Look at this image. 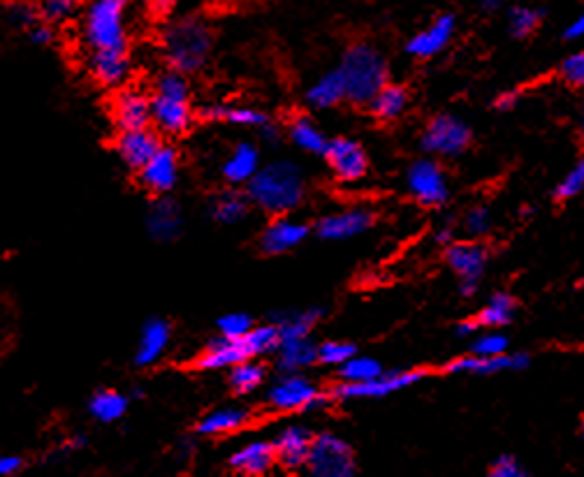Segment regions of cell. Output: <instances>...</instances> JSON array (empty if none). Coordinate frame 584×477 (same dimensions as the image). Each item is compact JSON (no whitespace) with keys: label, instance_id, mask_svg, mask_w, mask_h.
<instances>
[{"label":"cell","instance_id":"6da1fadb","mask_svg":"<svg viewBox=\"0 0 584 477\" xmlns=\"http://www.w3.org/2000/svg\"><path fill=\"white\" fill-rule=\"evenodd\" d=\"M304 170L292 160H274L260 165V170L246 183V197L255 207L272 216H286L304 202Z\"/></svg>","mask_w":584,"mask_h":477},{"label":"cell","instance_id":"7a4b0ae2","mask_svg":"<svg viewBox=\"0 0 584 477\" xmlns=\"http://www.w3.org/2000/svg\"><path fill=\"white\" fill-rule=\"evenodd\" d=\"M214 49V33L202 17L172 21L163 35V54L174 72L191 75L207 65Z\"/></svg>","mask_w":584,"mask_h":477},{"label":"cell","instance_id":"3957f363","mask_svg":"<svg viewBox=\"0 0 584 477\" xmlns=\"http://www.w3.org/2000/svg\"><path fill=\"white\" fill-rule=\"evenodd\" d=\"M130 0H89L79 35L86 51H128Z\"/></svg>","mask_w":584,"mask_h":477},{"label":"cell","instance_id":"277c9868","mask_svg":"<svg viewBox=\"0 0 584 477\" xmlns=\"http://www.w3.org/2000/svg\"><path fill=\"white\" fill-rule=\"evenodd\" d=\"M337 72L341 75L346 100L369 105V100L388 84V61L371 44H355L343 54Z\"/></svg>","mask_w":584,"mask_h":477},{"label":"cell","instance_id":"5b68a950","mask_svg":"<svg viewBox=\"0 0 584 477\" xmlns=\"http://www.w3.org/2000/svg\"><path fill=\"white\" fill-rule=\"evenodd\" d=\"M306 477H355V454L348 440L337 434L313 436Z\"/></svg>","mask_w":584,"mask_h":477},{"label":"cell","instance_id":"8992f818","mask_svg":"<svg viewBox=\"0 0 584 477\" xmlns=\"http://www.w3.org/2000/svg\"><path fill=\"white\" fill-rule=\"evenodd\" d=\"M471 128L455 114H438L427 123L420 137L422 151L441 158H457L469 149Z\"/></svg>","mask_w":584,"mask_h":477},{"label":"cell","instance_id":"52a82bcc","mask_svg":"<svg viewBox=\"0 0 584 477\" xmlns=\"http://www.w3.org/2000/svg\"><path fill=\"white\" fill-rule=\"evenodd\" d=\"M267 403L281 413L292 410H313L325 403L320 387L304 376V373H281L267 392Z\"/></svg>","mask_w":584,"mask_h":477},{"label":"cell","instance_id":"ba28073f","mask_svg":"<svg viewBox=\"0 0 584 477\" xmlns=\"http://www.w3.org/2000/svg\"><path fill=\"white\" fill-rule=\"evenodd\" d=\"M487 251L485 246L476 244V241H452L445 246V260L448 267L455 271L459 278V295L473 297L478 292V285L483 281L487 269Z\"/></svg>","mask_w":584,"mask_h":477},{"label":"cell","instance_id":"9c48e42d","mask_svg":"<svg viewBox=\"0 0 584 477\" xmlns=\"http://www.w3.org/2000/svg\"><path fill=\"white\" fill-rule=\"evenodd\" d=\"M406 186L422 207H443L450 200V186L445 170L432 158L415 160L406 172Z\"/></svg>","mask_w":584,"mask_h":477},{"label":"cell","instance_id":"30bf717a","mask_svg":"<svg viewBox=\"0 0 584 477\" xmlns=\"http://www.w3.org/2000/svg\"><path fill=\"white\" fill-rule=\"evenodd\" d=\"M427 376V371H383L381 376L367 380V383H339L332 390L334 399L355 401V399H383L392 392H401L406 387L420 383Z\"/></svg>","mask_w":584,"mask_h":477},{"label":"cell","instance_id":"8fae6325","mask_svg":"<svg viewBox=\"0 0 584 477\" xmlns=\"http://www.w3.org/2000/svg\"><path fill=\"white\" fill-rule=\"evenodd\" d=\"M325 158L327 163H330L334 176H337L341 183L362 181L369 172L367 151H364L355 139L348 137L332 139V142L327 144Z\"/></svg>","mask_w":584,"mask_h":477},{"label":"cell","instance_id":"7c38bea8","mask_svg":"<svg viewBox=\"0 0 584 477\" xmlns=\"http://www.w3.org/2000/svg\"><path fill=\"white\" fill-rule=\"evenodd\" d=\"M374 211L367 207H355L346 211H337V214H327L318 220L316 232L320 239L327 241H348L360 237V234L369 232L374 227Z\"/></svg>","mask_w":584,"mask_h":477},{"label":"cell","instance_id":"4fadbf2b","mask_svg":"<svg viewBox=\"0 0 584 477\" xmlns=\"http://www.w3.org/2000/svg\"><path fill=\"white\" fill-rule=\"evenodd\" d=\"M140 183L153 195H165L174 190L179 183V153L172 146L160 144V149L140 170Z\"/></svg>","mask_w":584,"mask_h":477},{"label":"cell","instance_id":"5bb4252c","mask_svg":"<svg viewBox=\"0 0 584 477\" xmlns=\"http://www.w3.org/2000/svg\"><path fill=\"white\" fill-rule=\"evenodd\" d=\"M531 362L529 355L524 352H506L499 357H476V355H464L457 357L455 362L448 364L450 373H466V376H496L503 371H522L527 369Z\"/></svg>","mask_w":584,"mask_h":477},{"label":"cell","instance_id":"9a60e30c","mask_svg":"<svg viewBox=\"0 0 584 477\" xmlns=\"http://www.w3.org/2000/svg\"><path fill=\"white\" fill-rule=\"evenodd\" d=\"M114 126L123 130H142L151 126V98L137 88L121 91L112 105Z\"/></svg>","mask_w":584,"mask_h":477},{"label":"cell","instance_id":"2e32d148","mask_svg":"<svg viewBox=\"0 0 584 477\" xmlns=\"http://www.w3.org/2000/svg\"><path fill=\"white\" fill-rule=\"evenodd\" d=\"M86 70L100 86L119 88L130 77L128 51H86Z\"/></svg>","mask_w":584,"mask_h":477},{"label":"cell","instance_id":"e0dca14e","mask_svg":"<svg viewBox=\"0 0 584 477\" xmlns=\"http://www.w3.org/2000/svg\"><path fill=\"white\" fill-rule=\"evenodd\" d=\"M309 232L311 227L302 223V220L279 216L265 227V232H262L260 248L267 255H283L302 244V241L309 237Z\"/></svg>","mask_w":584,"mask_h":477},{"label":"cell","instance_id":"ac0fdd59","mask_svg":"<svg viewBox=\"0 0 584 477\" xmlns=\"http://www.w3.org/2000/svg\"><path fill=\"white\" fill-rule=\"evenodd\" d=\"M146 230H149L151 239L160 241V244H170L184 230V214L181 207L172 197H158L149 207L146 214Z\"/></svg>","mask_w":584,"mask_h":477},{"label":"cell","instance_id":"d6986e66","mask_svg":"<svg viewBox=\"0 0 584 477\" xmlns=\"http://www.w3.org/2000/svg\"><path fill=\"white\" fill-rule=\"evenodd\" d=\"M455 26L457 21L452 14H441V17H436L425 31H420L418 35H413V38L408 40L406 51L413 58H434L450 44L452 35H455Z\"/></svg>","mask_w":584,"mask_h":477},{"label":"cell","instance_id":"ffe728a7","mask_svg":"<svg viewBox=\"0 0 584 477\" xmlns=\"http://www.w3.org/2000/svg\"><path fill=\"white\" fill-rule=\"evenodd\" d=\"M313 443V434L302 424H290V427L281 429L279 436L274 440V454L276 461L283 464L290 471H297V468H304L306 457H309Z\"/></svg>","mask_w":584,"mask_h":477},{"label":"cell","instance_id":"44dd1931","mask_svg":"<svg viewBox=\"0 0 584 477\" xmlns=\"http://www.w3.org/2000/svg\"><path fill=\"white\" fill-rule=\"evenodd\" d=\"M160 149V139L149 128L142 130H123L116 137V153L130 170L140 172L149 163L153 153Z\"/></svg>","mask_w":584,"mask_h":477},{"label":"cell","instance_id":"7402d4cb","mask_svg":"<svg viewBox=\"0 0 584 477\" xmlns=\"http://www.w3.org/2000/svg\"><path fill=\"white\" fill-rule=\"evenodd\" d=\"M151 123H156L158 130L165 135H181L193 123L191 102L151 95Z\"/></svg>","mask_w":584,"mask_h":477},{"label":"cell","instance_id":"603a6c76","mask_svg":"<svg viewBox=\"0 0 584 477\" xmlns=\"http://www.w3.org/2000/svg\"><path fill=\"white\" fill-rule=\"evenodd\" d=\"M172 341V329L163 318H151L146 320L142 327L140 341H137L135 350V364L137 366H153L160 362V357L165 355V350L170 348Z\"/></svg>","mask_w":584,"mask_h":477},{"label":"cell","instance_id":"cb8c5ba5","mask_svg":"<svg viewBox=\"0 0 584 477\" xmlns=\"http://www.w3.org/2000/svg\"><path fill=\"white\" fill-rule=\"evenodd\" d=\"M276 464L274 445L269 440H251L230 457V466L239 475H267Z\"/></svg>","mask_w":584,"mask_h":477},{"label":"cell","instance_id":"d4e9b609","mask_svg":"<svg viewBox=\"0 0 584 477\" xmlns=\"http://www.w3.org/2000/svg\"><path fill=\"white\" fill-rule=\"evenodd\" d=\"M244 359H248V352L242 339H223V336H218L195 359V366L202 371H221L244 362Z\"/></svg>","mask_w":584,"mask_h":477},{"label":"cell","instance_id":"484cf974","mask_svg":"<svg viewBox=\"0 0 584 477\" xmlns=\"http://www.w3.org/2000/svg\"><path fill=\"white\" fill-rule=\"evenodd\" d=\"M260 170V151L258 146L251 142H239L235 149L230 151V156L225 158L221 167L223 179L232 183V186H246L251 181V176Z\"/></svg>","mask_w":584,"mask_h":477},{"label":"cell","instance_id":"4316f807","mask_svg":"<svg viewBox=\"0 0 584 477\" xmlns=\"http://www.w3.org/2000/svg\"><path fill=\"white\" fill-rule=\"evenodd\" d=\"M276 366L281 373H302L316 364V343L309 336H299V339H281L276 348Z\"/></svg>","mask_w":584,"mask_h":477},{"label":"cell","instance_id":"83f0119b","mask_svg":"<svg viewBox=\"0 0 584 477\" xmlns=\"http://www.w3.org/2000/svg\"><path fill=\"white\" fill-rule=\"evenodd\" d=\"M251 422V413L246 408H216L211 410L197 422V434L200 436H225L235 434V431L244 429Z\"/></svg>","mask_w":584,"mask_h":477},{"label":"cell","instance_id":"f1b7e54d","mask_svg":"<svg viewBox=\"0 0 584 477\" xmlns=\"http://www.w3.org/2000/svg\"><path fill=\"white\" fill-rule=\"evenodd\" d=\"M202 119L207 121H223L230 126L239 128H265L272 123V119L265 112L255 107H237V105H207L202 109Z\"/></svg>","mask_w":584,"mask_h":477},{"label":"cell","instance_id":"f546056e","mask_svg":"<svg viewBox=\"0 0 584 477\" xmlns=\"http://www.w3.org/2000/svg\"><path fill=\"white\" fill-rule=\"evenodd\" d=\"M323 308H302V311H283L274 315L272 325L276 327L281 339H299V336H309L311 329L323 318Z\"/></svg>","mask_w":584,"mask_h":477},{"label":"cell","instance_id":"4dcf8cb0","mask_svg":"<svg viewBox=\"0 0 584 477\" xmlns=\"http://www.w3.org/2000/svg\"><path fill=\"white\" fill-rule=\"evenodd\" d=\"M406 107H408V93L404 86H397V84H385L381 91L369 100L371 114H374L378 121L399 119V116L406 112Z\"/></svg>","mask_w":584,"mask_h":477},{"label":"cell","instance_id":"1f68e13d","mask_svg":"<svg viewBox=\"0 0 584 477\" xmlns=\"http://www.w3.org/2000/svg\"><path fill=\"white\" fill-rule=\"evenodd\" d=\"M128 406H130V401L123 392L98 390L89 401V413L93 420H98L102 424H114L128 413Z\"/></svg>","mask_w":584,"mask_h":477},{"label":"cell","instance_id":"d6a6232c","mask_svg":"<svg viewBox=\"0 0 584 477\" xmlns=\"http://www.w3.org/2000/svg\"><path fill=\"white\" fill-rule=\"evenodd\" d=\"M343 100H346V88H343L341 75L337 70L327 72V75L320 77L318 82L306 91V102L316 109L337 107Z\"/></svg>","mask_w":584,"mask_h":477},{"label":"cell","instance_id":"836d02e7","mask_svg":"<svg viewBox=\"0 0 584 477\" xmlns=\"http://www.w3.org/2000/svg\"><path fill=\"white\" fill-rule=\"evenodd\" d=\"M290 139L297 149H302L304 153H311V156H325L327 144L330 139L325 137V132L320 130L316 123L306 116H299L290 123Z\"/></svg>","mask_w":584,"mask_h":477},{"label":"cell","instance_id":"e575fe53","mask_svg":"<svg viewBox=\"0 0 584 477\" xmlns=\"http://www.w3.org/2000/svg\"><path fill=\"white\" fill-rule=\"evenodd\" d=\"M515 311H517L515 297L508 295V292H496V295L489 297V302L485 304L483 311L478 313L476 325L485 329L506 327L508 322H513Z\"/></svg>","mask_w":584,"mask_h":477},{"label":"cell","instance_id":"d590c367","mask_svg":"<svg viewBox=\"0 0 584 477\" xmlns=\"http://www.w3.org/2000/svg\"><path fill=\"white\" fill-rule=\"evenodd\" d=\"M211 216H214L221 225H237L248 216V197L235 190L218 195L214 204H211Z\"/></svg>","mask_w":584,"mask_h":477},{"label":"cell","instance_id":"8d00e7d4","mask_svg":"<svg viewBox=\"0 0 584 477\" xmlns=\"http://www.w3.org/2000/svg\"><path fill=\"white\" fill-rule=\"evenodd\" d=\"M267 371L265 366L255 359H244L235 366H230V387L237 394H251L258 390V387L265 383Z\"/></svg>","mask_w":584,"mask_h":477},{"label":"cell","instance_id":"74e56055","mask_svg":"<svg viewBox=\"0 0 584 477\" xmlns=\"http://www.w3.org/2000/svg\"><path fill=\"white\" fill-rule=\"evenodd\" d=\"M385 369L381 366V362L374 357H360V355H353L350 359H346L341 366H337V373H339V380L341 383H367V380L381 376Z\"/></svg>","mask_w":584,"mask_h":477},{"label":"cell","instance_id":"f35d334b","mask_svg":"<svg viewBox=\"0 0 584 477\" xmlns=\"http://www.w3.org/2000/svg\"><path fill=\"white\" fill-rule=\"evenodd\" d=\"M244 346L248 352V359L269 355V352H276L281 343V336L276 332L274 325H260V327H251V332L244 336Z\"/></svg>","mask_w":584,"mask_h":477},{"label":"cell","instance_id":"ab89813d","mask_svg":"<svg viewBox=\"0 0 584 477\" xmlns=\"http://www.w3.org/2000/svg\"><path fill=\"white\" fill-rule=\"evenodd\" d=\"M508 336L501 334L499 329H487L483 334H476L471 339V355L476 357H499L508 352Z\"/></svg>","mask_w":584,"mask_h":477},{"label":"cell","instance_id":"60d3db41","mask_svg":"<svg viewBox=\"0 0 584 477\" xmlns=\"http://www.w3.org/2000/svg\"><path fill=\"white\" fill-rule=\"evenodd\" d=\"M40 19L51 26L65 24V21L75 19L79 12V0H40L38 5Z\"/></svg>","mask_w":584,"mask_h":477},{"label":"cell","instance_id":"b9f144b4","mask_svg":"<svg viewBox=\"0 0 584 477\" xmlns=\"http://www.w3.org/2000/svg\"><path fill=\"white\" fill-rule=\"evenodd\" d=\"M540 24V12L527 5H515L508 12V28L515 38H529Z\"/></svg>","mask_w":584,"mask_h":477},{"label":"cell","instance_id":"7bdbcfd3","mask_svg":"<svg viewBox=\"0 0 584 477\" xmlns=\"http://www.w3.org/2000/svg\"><path fill=\"white\" fill-rule=\"evenodd\" d=\"M153 95H163V98L170 100H191V86H188L186 77L181 72H165L156 79V93Z\"/></svg>","mask_w":584,"mask_h":477},{"label":"cell","instance_id":"ee69618b","mask_svg":"<svg viewBox=\"0 0 584 477\" xmlns=\"http://www.w3.org/2000/svg\"><path fill=\"white\" fill-rule=\"evenodd\" d=\"M5 14L7 21H10L12 26L21 28V31H28V28L40 21L38 5L28 3V0H12V3H7Z\"/></svg>","mask_w":584,"mask_h":477},{"label":"cell","instance_id":"f6af8a7d","mask_svg":"<svg viewBox=\"0 0 584 477\" xmlns=\"http://www.w3.org/2000/svg\"><path fill=\"white\" fill-rule=\"evenodd\" d=\"M353 355H357V348L348 341H327L323 346H316V362L325 366H341Z\"/></svg>","mask_w":584,"mask_h":477},{"label":"cell","instance_id":"bcb514c9","mask_svg":"<svg viewBox=\"0 0 584 477\" xmlns=\"http://www.w3.org/2000/svg\"><path fill=\"white\" fill-rule=\"evenodd\" d=\"M253 318L246 313H225L221 320H218V332H221L223 339H244V336L251 332Z\"/></svg>","mask_w":584,"mask_h":477},{"label":"cell","instance_id":"7dc6e473","mask_svg":"<svg viewBox=\"0 0 584 477\" xmlns=\"http://www.w3.org/2000/svg\"><path fill=\"white\" fill-rule=\"evenodd\" d=\"M464 232L469 237H485V234L492 230V211L487 207H473L471 211H466V216L462 220Z\"/></svg>","mask_w":584,"mask_h":477},{"label":"cell","instance_id":"c3c4849f","mask_svg":"<svg viewBox=\"0 0 584 477\" xmlns=\"http://www.w3.org/2000/svg\"><path fill=\"white\" fill-rule=\"evenodd\" d=\"M582 186H584V165L575 163L571 172H566L564 179L559 181L557 190H554V195L559 197V200H573V197H578L582 193Z\"/></svg>","mask_w":584,"mask_h":477},{"label":"cell","instance_id":"681fc988","mask_svg":"<svg viewBox=\"0 0 584 477\" xmlns=\"http://www.w3.org/2000/svg\"><path fill=\"white\" fill-rule=\"evenodd\" d=\"M559 72H561V77H564L571 86H582V82H584V56L580 54V51L566 56V61L561 63Z\"/></svg>","mask_w":584,"mask_h":477},{"label":"cell","instance_id":"f907efd6","mask_svg":"<svg viewBox=\"0 0 584 477\" xmlns=\"http://www.w3.org/2000/svg\"><path fill=\"white\" fill-rule=\"evenodd\" d=\"M520 475H522L520 461L510 457V454H503V457L496 459L487 471V477H520Z\"/></svg>","mask_w":584,"mask_h":477},{"label":"cell","instance_id":"816d5d0a","mask_svg":"<svg viewBox=\"0 0 584 477\" xmlns=\"http://www.w3.org/2000/svg\"><path fill=\"white\" fill-rule=\"evenodd\" d=\"M28 35V40H31L33 44H38V47H47V44H51L56 40V26H51L47 24V21H38V24H33L31 28L26 31Z\"/></svg>","mask_w":584,"mask_h":477},{"label":"cell","instance_id":"f5cc1de1","mask_svg":"<svg viewBox=\"0 0 584 477\" xmlns=\"http://www.w3.org/2000/svg\"><path fill=\"white\" fill-rule=\"evenodd\" d=\"M24 468V459L19 454H0V477H14Z\"/></svg>","mask_w":584,"mask_h":477},{"label":"cell","instance_id":"db71d44e","mask_svg":"<svg viewBox=\"0 0 584 477\" xmlns=\"http://www.w3.org/2000/svg\"><path fill=\"white\" fill-rule=\"evenodd\" d=\"M517 100H520V93L506 91V93H501L499 98L494 100V105H496V109H501V112H510V109L517 105Z\"/></svg>","mask_w":584,"mask_h":477},{"label":"cell","instance_id":"11a10c76","mask_svg":"<svg viewBox=\"0 0 584 477\" xmlns=\"http://www.w3.org/2000/svg\"><path fill=\"white\" fill-rule=\"evenodd\" d=\"M478 325H476V320H462L459 325L455 327V334L459 336V339H473V336L478 334Z\"/></svg>","mask_w":584,"mask_h":477},{"label":"cell","instance_id":"9f6ffc18","mask_svg":"<svg viewBox=\"0 0 584 477\" xmlns=\"http://www.w3.org/2000/svg\"><path fill=\"white\" fill-rule=\"evenodd\" d=\"M582 33H584V19L578 17L573 21L571 26H566V31H564V38L568 42H578L582 38Z\"/></svg>","mask_w":584,"mask_h":477},{"label":"cell","instance_id":"6f0895ef","mask_svg":"<svg viewBox=\"0 0 584 477\" xmlns=\"http://www.w3.org/2000/svg\"><path fill=\"white\" fill-rule=\"evenodd\" d=\"M174 3H177V0H144V5L149 7L151 12H156V14L170 12L174 7Z\"/></svg>","mask_w":584,"mask_h":477},{"label":"cell","instance_id":"680465c9","mask_svg":"<svg viewBox=\"0 0 584 477\" xmlns=\"http://www.w3.org/2000/svg\"><path fill=\"white\" fill-rule=\"evenodd\" d=\"M452 239H455V230H452L450 225L438 227V230H436V241H438V244H441V246H450Z\"/></svg>","mask_w":584,"mask_h":477},{"label":"cell","instance_id":"91938a15","mask_svg":"<svg viewBox=\"0 0 584 477\" xmlns=\"http://www.w3.org/2000/svg\"><path fill=\"white\" fill-rule=\"evenodd\" d=\"M478 5L483 7L485 12H496V10H501L503 5H506V0H478Z\"/></svg>","mask_w":584,"mask_h":477},{"label":"cell","instance_id":"94428289","mask_svg":"<svg viewBox=\"0 0 584 477\" xmlns=\"http://www.w3.org/2000/svg\"><path fill=\"white\" fill-rule=\"evenodd\" d=\"M239 477H267V475H239Z\"/></svg>","mask_w":584,"mask_h":477},{"label":"cell","instance_id":"6125c7cd","mask_svg":"<svg viewBox=\"0 0 584 477\" xmlns=\"http://www.w3.org/2000/svg\"><path fill=\"white\" fill-rule=\"evenodd\" d=\"M246 3H258V0H246Z\"/></svg>","mask_w":584,"mask_h":477},{"label":"cell","instance_id":"be15d7a7","mask_svg":"<svg viewBox=\"0 0 584 477\" xmlns=\"http://www.w3.org/2000/svg\"><path fill=\"white\" fill-rule=\"evenodd\" d=\"M520 477H529V475H524V473H522V475H520Z\"/></svg>","mask_w":584,"mask_h":477}]
</instances>
